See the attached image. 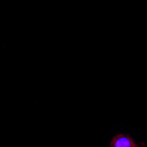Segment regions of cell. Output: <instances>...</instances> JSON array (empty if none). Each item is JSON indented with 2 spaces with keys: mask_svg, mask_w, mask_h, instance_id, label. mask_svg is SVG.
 <instances>
[{
  "mask_svg": "<svg viewBox=\"0 0 147 147\" xmlns=\"http://www.w3.org/2000/svg\"><path fill=\"white\" fill-rule=\"evenodd\" d=\"M143 144L136 143L129 134L124 135L123 133L115 135L109 142V147H141Z\"/></svg>",
  "mask_w": 147,
  "mask_h": 147,
  "instance_id": "1",
  "label": "cell"
}]
</instances>
